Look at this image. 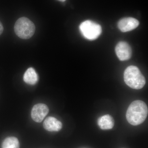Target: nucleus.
Wrapping results in <instances>:
<instances>
[{"instance_id": "f257e3e1", "label": "nucleus", "mask_w": 148, "mask_h": 148, "mask_svg": "<svg viewBox=\"0 0 148 148\" xmlns=\"http://www.w3.org/2000/svg\"><path fill=\"white\" fill-rule=\"evenodd\" d=\"M148 107L145 102L140 100L133 101L130 105L126 117L129 123L138 125L143 123L147 116Z\"/></svg>"}, {"instance_id": "f03ea898", "label": "nucleus", "mask_w": 148, "mask_h": 148, "mask_svg": "<svg viewBox=\"0 0 148 148\" xmlns=\"http://www.w3.org/2000/svg\"><path fill=\"white\" fill-rule=\"evenodd\" d=\"M124 80L125 84L133 89H141L146 84L145 77L135 66H130L126 68L124 73Z\"/></svg>"}, {"instance_id": "7ed1b4c3", "label": "nucleus", "mask_w": 148, "mask_h": 148, "mask_svg": "<svg viewBox=\"0 0 148 148\" xmlns=\"http://www.w3.org/2000/svg\"><path fill=\"white\" fill-rule=\"evenodd\" d=\"M14 32L17 36L22 39H29L34 34L36 27L29 18L22 17L16 21L14 27Z\"/></svg>"}, {"instance_id": "20e7f679", "label": "nucleus", "mask_w": 148, "mask_h": 148, "mask_svg": "<svg viewBox=\"0 0 148 148\" xmlns=\"http://www.w3.org/2000/svg\"><path fill=\"white\" fill-rule=\"evenodd\" d=\"M81 34L86 39L93 40L98 38L102 33V28L99 24L90 20L83 22L79 27Z\"/></svg>"}, {"instance_id": "39448f33", "label": "nucleus", "mask_w": 148, "mask_h": 148, "mask_svg": "<svg viewBox=\"0 0 148 148\" xmlns=\"http://www.w3.org/2000/svg\"><path fill=\"white\" fill-rule=\"evenodd\" d=\"M49 112L48 107L45 104L39 103L33 107L31 112V116L36 122L42 121Z\"/></svg>"}, {"instance_id": "423d86ee", "label": "nucleus", "mask_w": 148, "mask_h": 148, "mask_svg": "<svg viewBox=\"0 0 148 148\" xmlns=\"http://www.w3.org/2000/svg\"><path fill=\"white\" fill-rule=\"evenodd\" d=\"M116 53L118 58L121 61H126L131 58L132 49L127 43L120 42L115 47Z\"/></svg>"}, {"instance_id": "0eeeda50", "label": "nucleus", "mask_w": 148, "mask_h": 148, "mask_svg": "<svg viewBox=\"0 0 148 148\" xmlns=\"http://www.w3.org/2000/svg\"><path fill=\"white\" fill-rule=\"evenodd\" d=\"M139 25V21L132 17L122 18L118 23V27L122 32H130L136 29Z\"/></svg>"}, {"instance_id": "6e6552de", "label": "nucleus", "mask_w": 148, "mask_h": 148, "mask_svg": "<svg viewBox=\"0 0 148 148\" xmlns=\"http://www.w3.org/2000/svg\"><path fill=\"white\" fill-rule=\"evenodd\" d=\"M43 127L46 130L50 132H57L61 130L62 123L53 117H48L43 123Z\"/></svg>"}, {"instance_id": "1a4fd4ad", "label": "nucleus", "mask_w": 148, "mask_h": 148, "mask_svg": "<svg viewBox=\"0 0 148 148\" xmlns=\"http://www.w3.org/2000/svg\"><path fill=\"white\" fill-rule=\"evenodd\" d=\"M98 124L99 127L103 130L112 129L114 124L112 117L109 114L100 117L98 120Z\"/></svg>"}, {"instance_id": "9d476101", "label": "nucleus", "mask_w": 148, "mask_h": 148, "mask_svg": "<svg viewBox=\"0 0 148 148\" xmlns=\"http://www.w3.org/2000/svg\"><path fill=\"white\" fill-rule=\"evenodd\" d=\"M23 79L25 82L30 85L36 84L38 79L36 72L32 68L27 69L24 74Z\"/></svg>"}, {"instance_id": "9b49d317", "label": "nucleus", "mask_w": 148, "mask_h": 148, "mask_svg": "<svg viewBox=\"0 0 148 148\" xmlns=\"http://www.w3.org/2000/svg\"><path fill=\"white\" fill-rule=\"evenodd\" d=\"M20 144L17 138L10 137L5 138L2 143V148H19Z\"/></svg>"}, {"instance_id": "f8f14e48", "label": "nucleus", "mask_w": 148, "mask_h": 148, "mask_svg": "<svg viewBox=\"0 0 148 148\" xmlns=\"http://www.w3.org/2000/svg\"><path fill=\"white\" fill-rule=\"evenodd\" d=\"M3 31V27L2 24L0 21V35L2 34Z\"/></svg>"}, {"instance_id": "ddd939ff", "label": "nucleus", "mask_w": 148, "mask_h": 148, "mask_svg": "<svg viewBox=\"0 0 148 148\" xmlns=\"http://www.w3.org/2000/svg\"><path fill=\"white\" fill-rule=\"evenodd\" d=\"M58 1H60L61 2H64L66 1V0H58Z\"/></svg>"}]
</instances>
